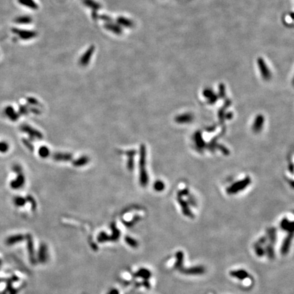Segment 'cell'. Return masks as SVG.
Masks as SVG:
<instances>
[{"instance_id": "cell-2", "label": "cell", "mask_w": 294, "mask_h": 294, "mask_svg": "<svg viewBox=\"0 0 294 294\" xmlns=\"http://www.w3.org/2000/svg\"><path fill=\"white\" fill-rule=\"evenodd\" d=\"M94 52H95V47L94 46H91L90 47H89L88 49L84 52L79 59V64L81 66H86L90 62Z\"/></svg>"}, {"instance_id": "cell-23", "label": "cell", "mask_w": 294, "mask_h": 294, "mask_svg": "<svg viewBox=\"0 0 294 294\" xmlns=\"http://www.w3.org/2000/svg\"><path fill=\"white\" fill-rule=\"evenodd\" d=\"M164 187H165L164 183H163V182H161V181L156 182V183L155 184V189L157 191H162V190L164 189Z\"/></svg>"}, {"instance_id": "cell-20", "label": "cell", "mask_w": 294, "mask_h": 294, "mask_svg": "<svg viewBox=\"0 0 294 294\" xmlns=\"http://www.w3.org/2000/svg\"><path fill=\"white\" fill-rule=\"evenodd\" d=\"M16 22H17V23L23 24V25H25V24L30 23L31 21V18L30 17V16H22V17L18 18L16 20Z\"/></svg>"}, {"instance_id": "cell-22", "label": "cell", "mask_w": 294, "mask_h": 294, "mask_svg": "<svg viewBox=\"0 0 294 294\" xmlns=\"http://www.w3.org/2000/svg\"><path fill=\"white\" fill-rule=\"evenodd\" d=\"M9 149L8 144L4 142H0V152L2 153H4L5 152H7Z\"/></svg>"}, {"instance_id": "cell-13", "label": "cell", "mask_w": 294, "mask_h": 294, "mask_svg": "<svg viewBox=\"0 0 294 294\" xmlns=\"http://www.w3.org/2000/svg\"><path fill=\"white\" fill-rule=\"evenodd\" d=\"M193 120V115L191 114H183L176 117L175 120L178 123H187Z\"/></svg>"}, {"instance_id": "cell-15", "label": "cell", "mask_w": 294, "mask_h": 294, "mask_svg": "<svg viewBox=\"0 0 294 294\" xmlns=\"http://www.w3.org/2000/svg\"><path fill=\"white\" fill-rule=\"evenodd\" d=\"M259 68L260 70H261L264 78L266 79V80H268V79H270V72L268 69H267L266 66H265L263 61H260Z\"/></svg>"}, {"instance_id": "cell-1", "label": "cell", "mask_w": 294, "mask_h": 294, "mask_svg": "<svg viewBox=\"0 0 294 294\" xmlns=\"http://www.w3.org/2000/svg\"><path fill=\"white\" fill-rule=\"evenodd\" d=\"M250 182H251V179L249 177L245 178L243 180L236 182L234 184L231 185L230 187H228L227 189V193L230 195L237 194L247 188Z\"/></svg>"}, {"instance_id": "cell-14", "label": "cell", "mask_w": 294, "mask_h": 294, "mask_svg": "<svg viewBox=\"0 0 294 294\" xmlns=\"http://www.w3.org/2000/svg\"><path fill=\"white\" fill-rule=\"evenodd\" d=\"M281 226L283 230L285 231H288L289 232L293 233V223L290 222L288 219H283L281 221Z\"/></svg>"}, {"instance_id": "cell-3", "label": "cell", "mask_w": 294, "mask_h": 294, "mask_svg": "<svg viewBox=\"0 0 294 294\" xmlns=\"http://www.w3.org/2000/svg\"><path fill=\"white\" fill-rule=\"evenodd\" d=\"M13 31L15 34H17L19 36L20 39L23 40H29L33 39V38H35L37 35V33H36L35 31L30 30L15 29V30H13Z\"/></svg>"}, {"instance_id": "cell-24", "label": "cell", "mask_w": 294, "mask_h": 294, "mask_svg": "<svg viewBox=\"0 0 294 294\" xmlns=\"http://www.w3.org/2000/svg\"><path fill=\"white\" fill-rule=\"evenodd\" d=\"M14 204H15L16 206L23 205L24 204L23 199L22 198H21V197H16V198L14 199Z\"/></svg>"}, {"instance_id": "cell-11", "label": "cell", "mask_w": 294, "mask_h": 294, "mask_svg": "<svg viewBox=\"0 0 294 294\" xmlns=\"http://www.w3.org/2000/svg\"><path fill=\"white\" fill-rule=\"evenodd\" d=\"M19 4L31 10H37L38 5L34 0H18Z\"/></svg>"}, {"instance_id": "cell-16", "label": "cell", "mask_w": 294, "mask_h": 294, "mask_svg": "<svg viewBox=\"0 0 294 294\" xmlns=\"http://www.w3.org/2000/svg\"><path fill=\"white\" fill-rule=\"evenodd\" d=\"M178 201H179V203L181 204L182 208V211H183V213H184V214H185V215L187 216H189V217H192L193 216L192 213H191V212L190 211L189 208H188V205H187V204L186 203V202H185L184 200H182V199H181V197H180V196H178Z\"/></svg>"}, {"instance_id": "cell-9", "label": "cell", "mask_w": 294, "mask_h": 294, "mask_svg": "<svg viewBox=\"0 0 294 294\" xmlns=\"http://www.w3.org/2000/svg\"><path fill=\"white\" fill-rule=\"evenodd\" d=\"M183 273L186 274H191V275H197V274H202L204 272V268L203 267H194L191 268H188L183 270Z\"/></svg>"}, {"instance_id": "cell-18", "label": "cell", "mask_w": 294, "mask_h": 294, "mask_svg": "<svg viewBox=\"0 0 294 294\" xmlns=\"http://www.w3.org/2000/svg\"><path fill=\"white\" fill-rule=\"evenodd\" d=\"M22 239H23L22 236H20V235L13 236H10V237L7 238L6 242L8 245H12L14 244V243L19 242V241H21Z\"/></svg>"}, {"instance_id": "cell-4", "label": "cell", "mask_w": 294, "mask_h": 294, "mask_svg": "<svg viewBox=\"0 0 294 294\" xmlns=\"http://www.w3.org/2000/svg\"><path fill=\"white\" fill-rule=\"evenodd\" d=\"M264 123V117L263 115L259 114L255 118V122L253 126V130L255 133H259L263 128Z\"/></svg>"}, {"instance_id": "cell-21", "label": "cell", "mask_w": 294, "mask_h": 294, "mask_svg": "<svg viewBox=\"0 0 294 294\" xmlns=\"http://www.w3.org/2000/svg\"><path fill=\"white\" fill-rule=\"evenodd\" d=\"M255 250L256 254L258 255L259 257H262L263 255L266 253V250H264V249L262 248L261 245H259V244H255Z\"/></svg>"}, {"instance_id": "cell-8", "label": "cell", "mask_w": 294, "mask_h": 294, "mask_svg": "<svg viewBox=\"0 0 294 294\" xmlns=\"http://www.w3.org/2000/svg\"><path fill=\"white\" fill-rule=\"evenodd\" d=\"M230 275L238 278V280L242 281L249 276V274H248L247 271L244 270H233L231 272Z\"/></svg>"}, {"instance_id": "cell-26", "label": "cell", "mask_w": 294, "mask_h": 294, "mask_svg": "<svg viewBox=\"0 0 294 294\" xmlns=\"http://www.w3.org/2000/svg\"><path fill=\"white\" fill-rule=\"evenodd\" d=\"M1 259H0V264H1Z\"/></svg>"}, {"instance_id": "cell-6", "label": "cell", "mask_w": 294, "mask_h": 294, "mask_svg": "<svg viewBox=\"0 0 294 294\" xmlns=\"http://www.w3.org/2000/svg\"><path fill=\"white\" fill-rule=\"evenodd\" d=\"M142 153V156H141V165H142V169H141V181L143 185H146L147 182H148V177H147L146 171L144 170V163H145V159H144V155H145V153H144V148L143 147V150L141 151Z\"/></svg>"}, {"instance_id": "cell-19", "label": "cell", "mask_w": 294, "mask_h": 294, "mask_svg": "<svg viewBox=\"0 0 294 294\" xmlns=\"http://www.w3.org/2000/svg\"><path fill=\"white\" fill-rule=\"evenodd\" d=\"M177 261L175 264V267L176 268H180V266H181L183 263V258H184V255H183L182 252L179 251L177 253Z\"/></svg>"}, {"instance_id": "cell-5", "label": "cell", "mask_w": 294, "mask_h": 294, "mask_svg": "<svg viewBox=\"0 0 294 294\" xmlns=\"http://www.w3.org/2000/svg\"><path fill=\"white\" fill-rule=\"evenodd\" d=\"M104 28L117 35H120L122 33V27L118 24L112 23L111 21H108V23L104 25Z\"/></svg>"}, {"instance_id": "cell-25", "label": "cell", "mask_w": 294, "mask_h": 294, "mask_svg": "<svg viewBox=\"0 0 294 294\" xmlns=\"http://www.w3.org/2000/svg\"><path fill=\"white\" fill-rule=\"evenodd\" d=\"M204 96H205V97L210 98L211 97V96L213 95V92H212V91L211 90V89H206V90L204 91Z\"/></svg>"}, {"instance_id": "cell-7", "label": "cell", "mask_w": 294, "mask_h": 294, "mask_svg": "<svg viewBox=\"0 0 294 294\" xmlns=\"http://www.w3.org/2000/svg\"><path fill=\"white\" fill-rule=\"evenodd\" d=\"M293 238V233H290L289 236L287 237L283 243L281 247V253L282 254H287L288 253V250L290 249L291 240Z\"/></svg>"}, {"instance_id": "cell-10", "label": "cell", "mask_w": 294, "mask_h": 294, "mask_svg": "<svg viewBox=\"0 0 294 294\" xmlns=\"http://www.w3.org/2000/svg\"><path fill=\"white\" fill-rule=\"evenodd\" d=\"M117 24L121 27H125L126 28H131L134 25L133 22L130 19L123 16H120L117 18Z\"/></svg>"}, {"instance_id": "cell-17", "label": "cell", "mask_w": 294, "mask_h": 294, "mask_svg": "<svg viewBox=\"0 0 294 294\" xmlns=\"http://www.w3.org/2000/svg\"><path fill=\"white\" fill-rule=\"evenodd\" d=\"M195 142H196L197 146L199 148H204V145H205V143H204V141L203 140V139H202L201 134L199 132H197L196 135H195Z\"/></svg>"}, {"instance_id": "cell-12", "label": "cell", "mask_w": 294, "mask_h": 294, "mask_svg": "<svg viewBox=\"0 0 294 294\" xmlns=\"http://www.w3.org/2000/svg\"><path fill=\"white\" fill-rule=\"evenodd\" d=\"M83 4L86 7L92 9L93 11H96L102 8L101 5L98 1H95V0H83Z\"/></svg>"}]
</instances>
